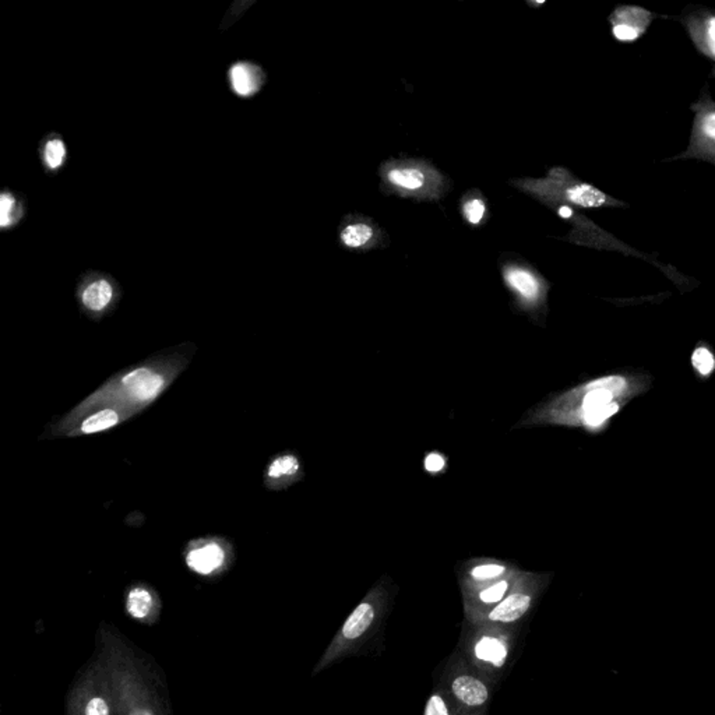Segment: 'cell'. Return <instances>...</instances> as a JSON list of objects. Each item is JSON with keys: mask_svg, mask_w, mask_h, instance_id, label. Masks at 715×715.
Wrapping results in <instances>:
<instances>
[{"mask_svg": "<svg viewBox=\"0 0 715 715\" xmlns=\"http://www.w3.org/2000/svg\"><path fill=\"white\" fill-rule=\"evenodd\" d=\"M647 389H650L647 375L616 373L595 379L567 396L569 401L577 402V408L567 414L566 421L589 432L604 431L627 402Z\"/></svg>", "mask_w": 715, "mask_h": 715, "instance_id": "obj_1", "label": "cell"}, {"mask_svg": "<svg viewBox=\"0 0 715 715\" xmlns=\"http://www.w3.org/2000/svg\"><path fill=\"white\" fill-rule=\"evenodd\" d=\"M651 18L653 16L641 7H619L611 17L612 34L621 43H634L647 31Z\"/></svg>", "mask_w": 715, "mask_h": 715, "instance_id": "obj_2", "label": "cell"}, {"mask_svg": "<svg viewBox=\"0 0 715 715\" xmlns=\"http://www.w3.org/2000/svg\"><path fill=\"white\" fill-rule=\"evenodd\" d=\"M506 285L526 304H536L543 295L541 278L530 268L510 265L503 271Z\"/></svg>", "mask_w": 715, "mask_h": 715, "instance_id": "obj_3", "label": "cell"}, {"mask_svg": "<svg viewBox=\"0 0 715 715\" xmlns=\"http://www.w3.org/2000/svg\"><path fill=\"white\" fill-rule=\"evenodd\" d=\"M560 196L565 201L582 209H597L602 206L615 204V201L609 199L605 193H602L599 189L577 180H572L566 184H562Z\"/></svg>", "mask_w": 715, "mask_h": 715, "instance_id": "obj_4", "label": "cell"}, {"mask_svg": "<svg viewBox=\"0 0 715 715\" xmlns=\"http://www.w3.org/2000/svg\"><path fill=\"white\" fill-rule=\"evenodd\" d=\"M228 77L232 91L238 96L243 98L252 96L256 92H259V89H262L265 83V74L262 69L249 62L235 63L229 69Z\"/></svg>", "mask_w": 715, "mask_h": 715, "instance_id": "obj_5", "label": "cell"}, {"mask_svg": "<svg viewBox=\"0 0 715 715\" xmlns=\"http://www.w3.org/2000/svg\"><path fill=\"white\" fill-rule=\"evenodd\" d=\"M122 384L135 400L148 401L153 400L161 392L164 386V379L158 373L151 372L150 369L140 367L126 375L122 379Z\"/></svg>", "mask_w": 715, "mask_h": 715, "instance_id": "obj_6", "label": "cell"}, {"mask_svg": "<svg viewBox=\"0 0 715 715\" xmlns=\"http://www.w3.org/2000/svg\"><path fill=\"white\" fill-rule=\"evenodd\" d=\"M384 180L402 192H421L426 187L429 175L419 167H396L387 171Z\"/></svg>", "mask_w": 715, "mask_h": 715, "instance_id": "obj_7", "label": "cell"}, {"mask_svg": "<svg viewBox=\"0 0 715 715\" xmlns=\"http://www.w3.org/2000/svg\"><path fill=\"white\" fill-rule=\"evenodd\" d=\"M223 550L217 543H209L187 555V565L200 575H210L223 563Z\"/></svg>", "mask_w": 715, "mask_h": 715, "instance_id": "obj_8", "label": "cell"}, {"mask_svg": "<svg viewBox=\"0 0 715 715\" xmlns=\"http://www.w3.org/2000/svg\"><path fill=\"white\" fill-rule=\"evenodd\" d=\"M530 605H531L530 595L526 594L509 595L492 611L489 619L494 622H514L528 611Z\"/></svg>", "mask_w": 715, "mask_h": 715, "instance_id": "obj_9", "label": "cell"}, {"mask_svg": "<svg viewBox=\"0 0 715 715\" xmlns=\"http://www.w3.org/2000/svg\"><path fill=\"white\" fill-rule=\"evenodd\" d=\"M377 232L372 223L354 221L340 231V242L347 249H363L373 243Z\"/></svg>", "mask_w": 715, "mask_h": 715, "instance_id": "obj_10", "label": "cell"}, {"mask_svg": "<svg viewBox=\"0 0 715 715\" xmlns=\"http://www.w3.org/2000/svg\"><path fill=\"white\" fill-rule=\"evenodd\" d=\"M694 134L696 151L699 154L715 155V106L700 112Z\"/></svg>", "mask_w": 715, "mask_h": 715, "instance_id": "obj_11", "label": "cell"}, {"mask_svg": "<svg viewBox=\"0 0 715 715\" xmlns=\"http://www.w3.org/2000/svg\"><path fill=\"white\" fill-rule=\"evenodd\" d=\"M454 694L468 706H481L488 699V690L482 682L471 676H460L453 682Z\"/></svg>", "mask_w": 715, "mask_h": 715, "instance_id": "obj_12", "label": "cell"}, {"mask_svg": "<svg viewBox=\"0 0 715 715\" xmlns=\"http://www.w3.org/2000/svg\"><path fill=\"white\" fill-rule=\"evenodd\" d=\"M112 298H113L112 284L104 278L89 282L82 294L83 305L92 312L104 311L111 304Z\"/></svg>", "mask_w": 715, "mask_h": 715, "instance_id": "obj_13", "label": "cell"}, {"mask_svg": "<svg viewBox=\"0 0 715 715\" xmlns=\"http://www.w3.org/2000/svg\"><path fill=\"white\" fill-rule=\"evenodd\" d=\"M692 37L699 48L715 60V14H704L690 24Z\"/></svg>", "mask_w": 715, "mask_h": 715, "instance_id": "obj_14", "label": "cell"}, {"mask_svg": "<svg viewBox=\"0 0 715 715\" xmlns=\"http://www.w3.org/2000/svg\"><path fill=\"white\" fill-rule=\"evenodd\" d=\"M373 619H375V611H373L372 605L360 604L344 625V628H343L344 637L348 640L357 638L369 628Z\"/></svg>", "mask_w": 715, "mask_h": 715, "instance_id": "obj_15", "label": "cell"}, {"mask_svg": "<svg viewBox=\"0 0 715 715\" xmlns=\"http://www.w3.org/2000/svg\"><path fill=\"white\" fill-rule=\"evenodd\" d=\"M475 655L478 660L491 663L494 667H501L507 657V648L497 638L482 637L475 645Z\"/></svg>", "mask_w": 715, "mask_h": 715, "instance_id": "obj_16", "label": "cell"}, {"mask_svg": "<svg viewBox=\"0 0 715 715\" xmlns=\"http://www.w3.org/2000/svg\"><path fill=\"white\" fill-rule=\"evenodd\" d=\"M692 366L696 373L707 379L715 372V355L713 350L707 344H699L692 353Z\"/></svg>", "mask_w": 715, "mask_h": 715, "instance_id": "obj_17", "label": "cell"}, {"mask_svg": "<svg viewBox=\"0 0 715 715\" xmlns=\"http://www.w3.org/2000/svg\"><path fill=\"white\" fill-rule=\"evenodd\" d=\"M66 155H67V150H66L63 140L53 137L45 143L43 160H44V164L48 170H50V171L59 170L65 164Z\"/></svg>", "mask_w": 715, "mask_h": 715, "instance_id": "obj_18", "label": "cell"}, {"mask_svg": "<svg viewBox=\"0 0 715 715\" xmlns=\"http://www.w3.org/2000/svg\"><path fill=\"white\" fill-rule=\"evenodd\" d=\"M119 421L118 414L113 409H102L94 415L89 416L83 425H82V432L83 433H96L106 431L112 426H115Z\"/></svg>", "mask_w": 715, "mask_h": 715, "instance_id": "obj_19", "label": "cell"}, {"mask_svg": "<svg viewBox=\"0 0 715 715\" xmlns=\"http://www.w3.org/2000/svg\"><path fill=\"white\" fill-rule=\"evenodd\" d=\"M487 213H488V206H487L485 200L481 197L474 196V197L462 201V207H461L462 218L472 226H478L484 223L487 218Z\"/></svg>", "mask_w": 715, "mask_h": 715, "instance_id": "obj_20", "label": "cell"}, {"mask_svg": "<svg viewBox=\"0 0 715 715\" xmlns=\"http://www.w3.org/2000/svg\"><path fill=\"white\" fill-rule=\"evenodd\" d=\"M20 218V209L16 196L10 192H3L0 196V226L10 228Z\"/></svg>", "mask_w": 715, "mask_h": 715, "instance_id": "obj_21", "label": "cell"}, {"mask_svg": "<svg viewBox=\"0 0 715 715\" xmlns=\"http://www.w3.org/2000/svg\"><path fill=\"white\" fill-rule=\"evenodd\" d=\"M153 599L148 591L134 588L128 598V611L133 618H145L151 609Z\"/></svg>", "mask_w": 715, "mask_h": 715, "instance_id": "obj_22", "label": "cell"}, {"mask_svg": "<svg viewBox=\"0 0 715 715\" xmlns=\"http://www.w3.org/2000/svg\"><path fill=\"white\" fill-rule=\"evenodd\" d=\"M299 470V461L292 454H285L275 458L268 467V477L272 480H278L281 477L295 475Z\"/></svg>", "mask_w": 715, "mask_h": 715, "instance_id": "obj_23", "label": "cell"}, {"mask_svg": "<svg viewBox=\"0 0 715 715\" xmlns=\"http://www.w3.org/2000/svg\"><path fill=\"white\" fill-rule=\"evenodd\" d=\"M504 572H506V567H504V566H501V565H497V563H485V565L475 566V567L471 570V576H472L475 580H492V579H497V577H499V576H501Z\"/></svg>", "mask_w": 715, "mask_h": 715, "instance_id": "obj_24", "label": "cell"}, {"mask_svg": "<svg viewBox=\"0 0 715 715\" xmlns=\"http://www.w3.org/2000/svg\"><path fill=\"white\" fill-rule=\"evenodd\" d=\"M507 588H509V582L507 581H497L496 584H493L491 587L485 588L484 591H481L480 599L482 602H485V604L499 602L504 597Z\"/></svg>", "mask_w": 715, "mask_h": 715, "instance_id": "obj_25", "label": "cell"}, {"mask_svg": "<svg viewBox=\"0 0 715 715\" xmlns=\"http://www.w3.org/2000/svg\"><path fill=\"white\" fill-rule=\"evenodd\" d=\"M423 467L429 474H439L445 470L446 467V458L443 454L438 451H432L425 457Z\"/></svg>", "mask_w": 715, "mask_h": 715, "instance_id": "obj_26", "label": "cell"}, {"mask_svg": "<svg viewBox=\"0 0 715 715\" xmlns=\"http://www.w3.org/2000/svg\"><path fill=\"white\" fill-rule=\"evenodd\" d=\"M425 715H448L445 702L439 696H432L426 704Z\"/></svg>", "mask_w": 715, "mask_h": 715, "instance_id": "obj_27", "label": "cell"}, {"mask_svg": "<svg viewBox=\"0 0 715 715\" xmlns=\"http://www.w3.org/2000/svg\"><path fill=\"white\" fill-rule=\"evenodd\" d=\"M86 715H109L108 706L102 699H92L87 706Z\"/></svg>", "mask_w": 715, "mask_h": 715, "instance_id": "obj_28", "label": "cell"}, {"mask_svg": "<svg viewBox=\"0 0 715 715\" xmlns=\"http://www.w3.org/2000/svg\"><path fill=\"white\" fill-rule=\"evenodd\" d=\"M132 715H150V714H148L147 711H144V710H135V711H133V713H132Z\"/></svg>", "mask_w": 715, "mask_h": 715, "instance_id": "obj_29", "label": "cell"}]
</instances>
